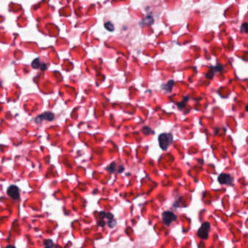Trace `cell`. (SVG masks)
I'll return each mask as SVG.
<instances>
[{"instance_id":"cell-24","label":"cell","mask_w":248,"mask_h":248,"mask_svg":"<svg viewBox=\"0 0 248 248\" xmlns=\"http://www.w3.org/2000/svg\"><path fill=\"white\" fill-rule=\"evenodd\" d=\"M245 109H246V111H248V104H247V106H246V108H245Z\"/></svg>"},{"instance_id":"cell-14","label":"cell","mask_w":248,"mask_h":248,"mask_svg":"<svg viewBox=\"0 0 248 248\" xmlns=\"http://www.w3.org/2000/svg\"><path fill=\"white\" fill-rule=\"evenodd\" d=\"M115 168H116V164L114 163V162H113L112 164H111V165L107 167V170L110 172H114V170H115Z\"/></svg>"},{"instance_id":"cell-7","label":"cell","mask_w":248,"mask_h":248,"mask_svg":"<svg viewBox=\"0 0 248 248\" xmlns=\"http://www.w3.org/2000/svg\"><path fill=\"white\" fill-rule=\"evenodd\" d=\"M222 70H223V66H220V65H217V66H213V67H211V69H210V70L209 71L208 73L206 74V76H207V78H209V79H212L216 72H220V71Z\"/></svg>"},{"instance_id":"cell-19","label":"cell","mask_w":248,"mask_h":248,"mask_svg":"<svg viewBox=\"0 0 248 248\" xmlns=\"http://www.w3.org/2000/svg\"><path fill=\"white\" fill-rule=\"evenodd\" d=\"M99 217L101 219H104V217H106V213L105 212H101V213H99Z\"/></svg>"},{"instance_id":"cell-6","label":"cell","mask_w":248,"mask_h":248,"mask_svg":"<svg viewBox=\"0 0 248 248\" xmlns=\"http://www.w3.org/2000/svg\"><path fill=\"white\" fill-rule=\"evenodd\" d=\"M43 119H46L47 121H52V120L54 119V114L51 112H45L44 114H42V115L38 116L35 119V122L37 124H40V122H42Z\"/></svg>"},{"instance_id":"cell-8","label":"cell","mask_w":248,"mask_h":248,"mask_svg":"<svg viewBox=\"0 0 248 248\" xmlns=\"http://www.w3.org/2000/svg\"><path fill=\"white\" fill-rule=\"evenodd\" d=\"M174 84H175V82H174L173 80L169 81L166 85H162V89L165 90L167 91V92H170V91L172 90Z\"/></svg>"},{"instance_id":"cell-17","label":"cell","mask_w":248,"mask_h":248,"mask_svg":"<svg viewBox=\"0 0 248 248\" xmlns=\"http://www.w3.org/2000/svg\"><path fill=\"white\" fill-rule=\"evenodd\" d=\"M108 226H109L110 228H114V226H116V224H117V221H116L114 219H113V220H108Z\"/></svg>"},{"instance_id":"cell-4","label":"cell","mask_w":248,"mask_h":248,"mask_svg":"<svg viewBox=\"0 0 248 248\" xmlns=\"http://www.w3.org/2000/svg\"><path fill=\"white\" fill-rule=\"evenodd\" d=\"M8 194L10 197L14 200H17L19 199V188L15 185H12L8 188Z\"/></svg>"},{"instance_id":"cell-1","label":"cell","mask_w":248,"mask_h":248,"mask_svg":"<svg viewBox=\"0 0 248 248\" xmlns=\"http://www.w3.org/2000/svg\"><path fill=\"white\" fill-rule=\"evenodd\" d=\"M172 135L171 133H162L159 136V146L162 150H167L172 143Z\"/></svg>"},{"instance_id":"cell-23","label":"cell","mask_w":248,"mask_h":248,"mask_svg":"<svg viewBox=\"0 0 248 248\" xmlns=\"http://www.w3.org/2000/svg\"><path fill=\"white\" fill-rule=\"evenodd\" d=\"M5 248H15V247L14 246H12V245H8V246Z\"/></svg>"},{"instance_id":"cell-5","label":"cell","mask_w":248,"mask_h":248,"mask_svg":"<svg viewBox=\"0 0 248 248\" xmlns=\"http://www.w3.org/2000/svg\"><path fill=\"white\" fill-rule=\"evenodd\" d=\"M218 181L221 184H226V185H233V179L229 174L222 173L219 175Z\"/></svg>"},{"instance_id":"cell-21","label":"cell","mask_w":248,"mask_h":248,"mask_svg":"<svg viewBox=\"0 0 248 248\" xmlns=\"http://www.w3.org/2000/svg\"><path fill=\"white\" fill-rule=\"evenodd\" d=\"M124 167H123V166H119V167L118 172L120 173V172H122V171H124Z\"/></svg>"},{"instance_id":"cell-3","label":"cell","mask_w":248,"mask_h":248,"mask_svg":"<svg viewBox=\"0 0 248 248\" xmlns=\"http://www.w3.org/2000/svg\"><path fill=\"white\" fill-rule=\"evenodd\" d=\"M176 219V215L172 212L166 211L162 213V222L166 226H170L172 222L175 221Z\"/></svg>"},{"instance_id":"cell-12","label":"cell","mask_w":248,"mask_h":248,"mask_svg":"<svg viewBox=\"0 0 248 248\" xmlns=\"http://www.w3.org/2000/svg\"><path fill=\"white\" fill-rule=\"evenodd\" d=\"M188 96H185V98H184L183 101H182V102L179 103V104H178V107L180 108V109H181V108H183L184 106H185V104H186L187 102H188Z\"/></svg>"},{"instance_id":"cell-20","label":"cell","mask_w":248,"mask_h":248,"mask_svg":"<svg viewBox=\"0 0 248 248\" xmlns=\"http://www.w3.org/2000/svg\"><path fill=\"white\" fill-rule=\"evenodd\" d=\"M98 226H101V227H104V226H105L106 223H105V221H104V220H101V221L98 222Z\"/></svg>"},{"instance_id":"cell-16","label":"cell","mask_w":248,"mask_h":248,"mask_svg":"<svg viewBox=\"0 0 248 248\" xmlns=\"http://www.w3.org/2000/svg\"><path fill=\"white\" fill-rule=\"evenodd\" d=\"M143 133H144L145 135H149L151 133H154V132L152 131L151 129L149 128V127H143Z\"/></svg>"},{"instance_id":"cell-9","label":"cell","mask_w":248,"mask_h":248,"mask_svg":"<svg viewBox=\"0 0 248 248\" xmlns=\"http://www.w3.org/2000/svg\"><path fill=\"white\" fill-rule=\"evenodd\" d=\"M154 22V19L152 17H149L147 16L145 19H143V21H142V22L140 23V25H143V24H144V25H151V24H153Z\"/></svg>"},{"instance_id":"cell-22","label":"cell","mask_w":248,"mask_h":248,"mask_svg":"<svg viewBox=\"0 0 248 248\" xmlns=\"http://www.w3.org/2000/svg\"><path fill=\"white\" fill-rule=\"evenodd\" d=\"M46 68H47V66H46V65L44 64H44H42V66H41V69H42V71H44V69H46Z\"/></svg>"},{"instance_id":"cell-15","label":"cell","mask_w":248,"mask_h":248,"mask_svg":"<svg viewBox=\"0 0 248 248\" xmlns=\"http://www.w3.org/2000/svg\"><path fill=\"white\" fill-rule=\"evenodd\" d=\"M241 31L242 32L247 33L248 32V24L247 23H245L241 26Z\"/></svg>"},{"instance_id":"cell-11","label":"cell","mask_w":248,"mask_h":248,"mask_svg":"<svg viewBox=\"0 0 248 248\" xmlns=\"http://www.w3.org/2000/svg\"><path fill=\"white\" fill-rule=\"evenodd\" d=\"M31 66H32V67L34 68V69H38V68H40V66H41L40 60H39L38 58L35 59V60L32 62V63H31Z\"/></svg>"},{"instance_id":"cell-2","label":"cell","mask_w":248,"mask_h":248,"mask_svg":"<svg viewBox=\"0 0 248 248\" xmlns=\"http://www.w3.org/2000/svg\"><path fill=\"white\" fill-rule=\"evenodd\" d=\"M210 229V224L208 222H204L202 223L201 227L197 231V236L203 240H206L208 238L209 232Z\"/></svg>"},{"instance_id":"cell-18","label":"cell","mask_w":248,"mask_h":248,"mask_svg":"<svg viewBox=\"0 0 248 248\" xmlns=\"http://www.w3.org/2000/svg\"><path fill=\"white\" fill-rule=\"evenodd\" d=\"M106 218H108V220H113L114 219V215L111 213H106Z\"/></svg>"},{"instance_id":"cell-13","label":"cell","mask_w":248,"mask_h":248,"mask_svg":"<svg viewBox=\"0 0 248 248\" xmlns=\"http://www.w3.org/2000/svg\"><path fill=\"white\" fill-rule=\"evenodd\" d=\"M104 26H105V28H106L108 31H113L114 29V25H113L112 24H111V22H107L106 23L105 25H104Z\"/></svg>"},{"instance_id":"cell-10","label":"cell","mask_w":248,"mask_h":248,"mask_svg":"<svg viewBox=\"0 0 248 248\" xmlns=\"http://www.w3.org/2000/svg\"><path fill=\"white\" fill-rule=\"evenodd\" d=\"M44 248H53L55 245L51 239H47L44 242Z\"/></svg>"}]
</instances>
